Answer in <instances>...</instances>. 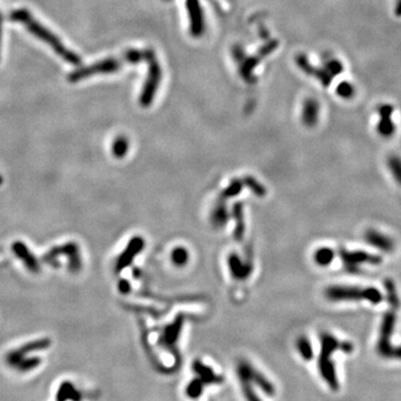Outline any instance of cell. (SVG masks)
<instances>
[{
    "mask_svg": "<svg viewBox=\"0 0 401 401\" xmlns=\"http://www.w3.org/2000/svg\"><path fill=\"white\" fill-rule=\"evenodd\" d=\"M232 215L236 221V228L234 232V239L237 242L243 240L244 235V220H243V204L237 202L232 209Z\"/></svg>",
    "mask_w": 401,
    "mask_h": 401,
    "instance_id": "15",
    "label": "cell"
},
{
    "mask_svg": "<svg viewBox=\"0 0 401 401\" xmlns=\"http://www.w3.org/2000/svg\"><path fill=\"white\" fill-rule=\"evenodd\" d=\"M144 246V241L142 240V239H140V237H136V239H134V240H131V242H130V244L128 245V249H127V251H126L124 254L122 255V257H120V260H119V264H118V266H119V269H120V266H124V265H126V264H128V263L130 262V260H131V256H135L137 253H139L140 251H141V249L142 247Z\"/></svg>",
    "mask_w": 401,
    "mask_h": 401,
    "instance_id": "17",
    "label": "cell"
},
{
    "mask_svg": "<svg viewBox=\"0 0 401 401\" xmlns=\"http://www.w3.org/2000/svg\"><path fill=\"white\" fill-rule=\"evenodd\" d=\"M240 382L246 401H261L260 398L257 397L256 392L254 391V389H253L251 382L246 381V380H240Z\"/></svg>",
    "mask_w": 401,
    "mask_h": 401,
    "instance_id": "27",
    "label": "cell"
},
{
    "mask_svg": "<svg viewBox=\"0 0 401 401\" xmlns=\"http://www.w3.org/2000/svg\"><path fill=\"white\" fill-rule=\"evenodd\" d=\"M203 388H204V382L202 381V380H201L199 378H194L193 380L189 381V383L186 386L185 392L189 398L195 399V398H198L199 395L202 394Z\"/></svg>",
    "mask_w": 401,
    "mask_h": 401,
    "instance_id": "23",
    "label": "cell"
},
{
    "mask_svg": "<svg viewBox=\"0 0 401 401\" xmlns=\"http://www.w3.org/2000/svg\"><path fill=\"white\" fill-rule=\"evenodd\" d=\"M0 18H2V15H0Z\"/></svg>",
    "mask_w": 401,
    "mask_h": 401,
    "instance_id": "29",
    "label": "cell"
},
{
    "mask_svg": "<svg viewBox=\"0 0 401 401\" xmlns=\"http://www.w3.org/2000/svg\"><path fill=\"white\" fill-rule=\"evenodd\" d=\"M2 18H0V51H2Z\"/></svg>",
    "mask_w": 401,
    "mask_h": 401,
    "instance_id": "28",
    "label": "cell"
},
{
    "mask_svg": "<svg viewBox=\"0 0 401 401\" xmlns=\"http://www.w3.org/2000/svg\"><path fill=\"white\" fill-rule=\"evenodd\" d=\"M365 240L369 245L376 247V249L384 253H392L394 251L395 244L391 237L374 229H369L366 231Z\"/></svg>",
    "mask_w": 401,
    "mask_h": 401,
    "instance_id": "8",
    "label": "cell"
},
{
    "mask_svg": "<svg viewBox=\"0 0 401 401\" xmlns=\"http://www.w3.org/2000/svg\"><path fill=\"white\" fill-rule=\"evenodd\" d=\"M243 181H241V179H234V181H232L230 185L226 187L224 191L222 192V194L220 195V199H223L226 202V199L230 198V197H233L235 195L239 194L242 191V186H243Z\"/></svg>",
    "mask_w": 401,
    "mask_h": 401,
    "instance_id": "22",
    "label": "cell"
},
{
    "mask_svg": "<svg viewBox=\"0 0 401 401\" xmlns=\"http://www.w3.org/2000/svg\"><path fill=\"white\" fill-rule=\"evenodd\" d=\"M193 370L195 373H197V376H198L197 378L202 380L204 384L218 383V382H221V380H222V378L216 376V373L212 370V369L208 367L207 365H204V363H202L198 360L194 362Z\"/></svg>",
    "mask_w": 401,
    "mask_h": 401,
    "instance_id": "12",
    "label": "cell"
},
{
    "mask_svg": "<svg viewBox=\"0 0 401 401\" xmlns=\"http://www.w3.org/2000/svg\"><path fill=\"white\" fill-rule=\"evenodd\" d=\"M182 323H183L182 318L179 316L175 322L171 325H168L167 328L163 331V335L161 338V344L166 346V347L175 345L177 341V337L179 335V331H181V328H182Z\"/></svg>",
    "mask_w": 401,
    "mask_h": 401,
    "instance_id": "14",
    "label": "cell"
},
{
    "mask_svg": "<svg viewBox=\"0 0 401 401\" xmlns=\"http://www.w3.org/2000/svg\"><path fill=\"white\" fill-rule=\"evenodd\" d=\"M49 345H50V342L48 340L35 341V342H31V344H29L27 346L23 347L22 349L15 350L13 352H10L9 355L7 356L8 365H10L12 367H15L16 363H17L19 360H22V359H24L25 356L27 355V353L33 352V351H37V350L46 349V348L48 347Z\"/></svg>",
    "mask_w": 401,
    "mask_h": 401,
    "instance_id": "10",
    "label": "cell"
},
{
    "mask_svg": "<svg viewBox=\"0 0 401 401\" xmlns=\"http://www.w3.org/2000/svg\"><path fill=\"white\" fill-rule=\"evenodd\" d=\"M40 363V360L38 358H28V359H22V360H19L17 363H16L15 367L19 371H29V370H33L36 367H38Z\"/></svg>",
    "mask_w": 401,
    "mask_h": 401,
    "instance_id": "25",
    "label": "cell"
},
{
    "mask_svg": "<svg viewBox=\"0 0 401 401\" xmlns=\"http://www.w3.org/2000/svg\"><path fill=\"white\" fill-rule=\"evenodd\" d=\"M339 254L347 272L349 273H359L361 270L362 264L379 265L382 263V258L380 255L371 254L365 251H349L341 249Z\"/></svg>",
    "mask_w": 401,
    "mask_h": 401,
    "instance_id": "5",
    "label": "cell"
},
{
    "mask_svg": "<svg viewBox=\"0 0 401 401\" xmlns=\"http://www.w3.org/2000/svg\"><path fill=\"white\" fill-rule=\"evenodd\" d=\"M321 342V352L319 358V370L321 376H322L324 381L328 383V386L337 390L339 388V383H338L337 374H336V368L335 363L332 361V353L336 351H344V352H351L353 350V346L350 342L347 341H340L338 340L336 337L332 335L322 333L320 337Z\"/></svg>",
    "mask_w": 401,
    "mask_h": 401,
    "instance_id": "3",
    "label": "cell"
},
{
    "mask_svg": "<svg viewBox=\"0 0 401 401\" xmlns=\"http://www.w3.org/2000/svg\"><path fill=\"white\" fill-rule=\"evenodd\" d=\"M10 19L13 22H17L23 24L26 28H27L31 34L35 35L37 38L43 40L48 46H50L52 49L55 50L58 56H60L62 59H65L68 64L78 66L82 64V58L79 57L75 52L70 50L61 43L59 38L52 34L49 29H47L45 26L35 20V18L31 16V14L26 9H17L14 10L10 14Z\"/></svg>",
    "mask_w": 401,
    "mask_h": 401,
    "instance_id": "2",
    "label": "cell"
},
{
    "mask_svg": "<svg viewBox=\"0 0 401 401\" xmlns=\"http://www.w3.org/2000/svg\"><path fill=\"white\" fill-rule=\"evenodd\" d=\"M229 268L232 277L236 280H245L252 273L251 263L243 262L235 253H232L229 256Z\"/></svg>",
    "mask_w": 401,
    "mask_h": 401,
    "instance_id": "9",
    "label": "cell"
},
{
    "mask_svg": "<svg viewBox=\"0 0 401 401\" xmlns=\"http://www.w3.org/2000/svg\"><path fill=\"white\" fill-rule=\"evenodd\" d=\"M242 181H243L244 185H246L247 187L251 188L252 192L254 193V194H256V195H258V196H263V195L266 193L265 188L263 187V185H261V184L258 183L254 177L247 176V177H244L243 179H242Z\"/></svg>",
    "mask_w": 401,
    "mask_h": 401,
    "instance_id": "26",
    "label": "cell"
},
{
    "mask_svg": "<svg viewBox=\"0 0 401 401\" xmlns=\"http://www.w3.org/2000/svg\"><path fill=\"white\" fill-rule=\"evenodd\" d=\"M171 258H172V262L176 266H178V268L184 266L188 262V258H189L188 251L183 246H176L171 253Z\"/></svg>",
    "mask_w": 401,
    "mask_h": 401,
    "instance_id": "20",
    "label": "cell"
},
{
    "mask_svg": "<svg viewBox=\"0 0 401 401\" xmlns=\"http://www.w3.org/2000/svg\"><path fill=\"white\" fill-rule=\"evenodd\" d=\"M228 220H229V213L228 210H226L225 201L219 198L214 207L212 215H211V221H212V224L216 229H220L223 228L226 222H228Z\"/></svg>",
    "mask_w": 401,
    "mask_h": 401,
    "instance_id": "13",
    "label": "cell"
},
{
    "mask_svg": "<svg viewBox=\"0 0 401 401\" xmlns=\"http://www.w3.org/2000/svg\"><path fill=\"white\" fill-rule=\"evenodd\" d=\"M388 167L392 174L393 179L401 185V158L397 155H391L388 158Z\"/></svg>",
    "mask_w": 401,
    "mask_h": 401,
    "instance_id": "21",
    "label": "cell"
},
{
    "mask_svg": "<svg viewBox=\"0 0 401 401\" xmlns=\"http://www.w3.org/2000/svg\"><path fill=\"white\" fill-rule=\"evenodd\" d=\"M67 400H73V401L82 400V394L79 393L78 390L68 381L62 382L57 392V401H67Z\"/></svg>",
    "mask_w": 401,
    "mask_h": 401,
    "instance_id": "16",
    "label": "cell"
},
{
    "mask_svg": "<svg viewBox=\"0 0 401 401\" xmlns=\"http://www.w3.org/2000/svg\"><path fill=\"white\" fill-rule=\"evenodd\" d=\"M335 252L329 247H321L314 253V261L321 266H326L333 261Z\"/></svg>",
    "mask_w": 401,
    "mask_h": 401,
    "instance_id": "18",
    "label": "cell"
},
{
    "mask_svg": "<svg viewBox=\"0 0 401 401\" xmlns=\"http://www.w3.org/2000/svg\"><path fill=\"white\" fill-rule=\"evenodd\" d=\"M120 66H122V62L118 59H115V58H106V59H103L100 61L95 62V64L83 67L81 70H77L75 72H73L68 76V81L71 83H77L79 81H82L84 78L92 77L94 75H100V74H112L117 72Z\"/></svg>",
    "mask_w": 401,
    "mask_h": 401,
    "instance_id": "6",
    "label": "cell"
},
{
    "mask_svg": "<svg viewBox=\"0 0 401 401\" xmlns=\"http://www.w3.org/2000/svg\"><path fill=\"white\" fill-rule=\"evenodd\" d=\"M392 109L389 106H384L380 109V122L378 125V131L383 137H391L394 133V124L391 120Z\"/></svg>",
    "mask_w": 401,
    "mask_h": 401,
    "instance_id": "11",
    "label": "cell"
},
{
    "mask_svg": "<svg viewBox=\"0 0 401 401\" xmlns=\"http://www.w3.org/2000/svg\"><path fill=\"white\" fill-rule=\"evenodd\" d=\"M297 349L300 353V356L302 357L304 360H311L313 358V350L312 346H311L310 341L308 340V338L305 337H300L297 340Z\"/></svg>",
    "mask_w": 401,
    "mask_h": 401,
    "instance_id": "19",
    "label": "cell"
},
{
    "mask_svg": "<svg viewBox=\"0 0 401 401\" xmlns=\"http://www.w3.org/2000/svg\"><path fill=\"white\" fill-rule=\"evenodd\" d=\"M128 150V141L126 137L120 136L116 139L113 144V154L116 157H123L126 155Z\"/></svg>",
    "mask_w": 401,
    "mask_h": 401,
    "instance_id": "24",
    "label": "cell"
},
{
    "mask_svg": "<svg viewBox=\"0 0 401 401\" xmlns=\"http://www.w3.org/2000/svg\"><path fill=\"white\" fill-rule=\"evenodd\" d=\"M237 377H239L240 380H246V381H250L252 384H256L263 392L269 395H273L274 391H276V389H274V386L270 380L262 372L256 370L247 361L242 360L239 362V365H237Z\"/></svg>",
    "mask_w": 401,
    "mask_h": 401,
    "instance_id": "7",
    "label": "cell"
},
{
    "mask_svg": "<svg viewBox=\"0 0 401 401\" xmlns=\"http://www.w3.org/2000/svg\"><path fill=\"white\" fill-rule=\"evenodd\" d=\"M325 298L332 302L367 300L372 304L382 302L383 295L376 288H360L350 286H332L325 290Z\"/></svg>",
    "mask_w": 401,
    "mask_h": 401,
    "instance_id": "4",
    "label": "cell"
},
{
    "mask_svg": "<svg viewBox=\"0 0 401 401\" xmlns=\"http://www.w3.org/2000/svg\"><path fill=\"white\" fill-rule=\"evenodd\" d=\"M383 286L386 290L389 308L383 313L381 319L377 351L382 358L401 360V347L391 344V338L394 332L395 322H397V312L400 309L401 301L393 280L386 279Z\"/></svg>",
    "mask_w": 401,
    "mask_h": 401,
    "instance_id": "1",
    "label": "cell"
}]
</instances>
